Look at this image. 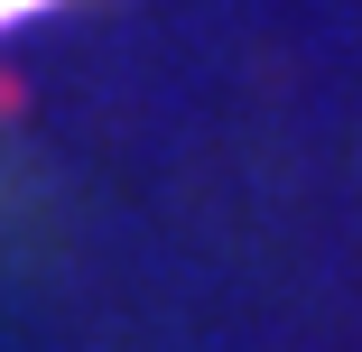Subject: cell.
Returning a JSON list of instances; mask_svg holds the SVG:
<instances>
[{
  "label": "cell",
  "mask_w": 362,
  "mask_h": 352,
  "mask_svg": "<svg viewBox=\"0 0 362 352\" xmlns=\"http://www.w3.org/2000/svg\"><path fill=\"white\" fill-rule=\"evenodd\" d=\"M28 10H47V0H0V28H10V19H28Z\"/></svg>",
  "instance_id": "6da1fadb"
}]
</instances>
